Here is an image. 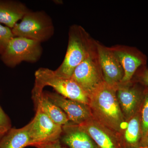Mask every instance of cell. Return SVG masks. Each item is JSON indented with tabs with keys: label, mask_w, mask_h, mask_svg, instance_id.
Returning <instances> with one entry per match:
<instances>
[{
	"label": "cell",
	"mask_w": 148,
	"mask_h": 148,
	"mask_svg": "<svg viewBox=\"0 0 148 148\" xmlns=\"http://www.w3.org/2000/svg\"><path fill=\"white\" fill-rule=\"evenodd\" d=\"M32 98L36 110H40L58 125L63 126L69 123L66 114L49 100L43 89L34 85L32 90Z\"/></svg>",
	"instance_id": "obj_13"
},
{
	"label": "cell",
	"mask_w": 148,
	"mask_h": 148,
	"mask_svg": "<svg viewBox=\"0 0 148 148\" xmlns=\"http://www.w3.org/2000/svg\"><path fill=\"white\" fill-rule=\"evenodd\" d=\"M41 43L22 37H14L10 40L0 58L8 67L14 68L21 62L36 63L42 55Z\"/></svg>",
	"instance_id": "obj_5"
},
{
	"label": "cell",
	"mask_w": 148,
	"mask_h": 148,
	"mask_svg": "<svg viewBox=\"0 0 148 148\" xmlns=\"http://www.w3.org/2000/svg\"><path fill=\"white\" fill-rule=\"evenodd\" d=\"M97 41L82 27L72 25L69 29L68 47L65 58L58 69L54 71L58 76L71 78L75 69L96 47Z\"/></svg>",
	"instance_id": "obj_2"
},
{
	"label": "cell",
	"mask_w": 148,
	"mask_h": 148,
	"mask_svg": "<svg viewBox=\"0 0 148 148\" xmlns=\"http://www.w3.org/2000/svg\"><path fill=\"white\" fill-rule=\"evenodd\" d=\"M14 37L11 29L0 24V55L5 50L10 40Z\"/></svg>",
	"instance_id": "obj_19"
},
{
	"label": "cell",
	"mask_w": 148,
	"mask_h": 148,
	"mask_svg": "<svg viewBox=\"0 0 148 148\" xmlns=\"http://www.w3.org/2000/svg\"><path fill=\"white\" fill-rule=\"evenodd\" d=\"M55 1L54 2H55V3H58V4L59 3H62V1Z\"/></svg>",
	"instance_id": "obj_23"
},
{
	"label": "cell",
	"mask_w": 148,
	"mask_h": 148,
	"mask_svg": "<svg viewBox=\"0 0 148 148\" xmlns=\"http://www.w3.org/2000/svg\"><path fill=\"white\" fill-rule=\"evenodd\" d=\"M35 147L37 148H66L61 145L59 140L37 145Z\"/></svg>",
	"instance_id": "obj_22"
},
{
	"label": "cell",
	"mask_w": 148,
	"mask_h": 148,
	"mask_svg": "<svg viewBox=\"0 0 148 148\" xmlns=\"http://www.w3.org/2000/svg\"><path fill=\"white\" fill-rule=\"evenodd\" d=\"M3 136H1V135H0V140H1V138Z\"/></svg>",
	"instance_id": "obj_26"
},
{
	"label": "cell",
	"mask_w": 148,
	"mask_h": 148,
	"mask_svg": "<svg viewBox=\"0 0 148 148\" xmlns=\"http://www.w3.org/2000/svg\"><path fill=\"white\" fill-rule=\"evenodd\" d=\"M116 87L104 83L89 98L88 106L94 119L119 133L125 129L127 123L117 99Z\"/></svg>",
	"instance_id": "obj_1"
},
{
	"label": "cell",
	"mask_w": 148,
	"mask_h": 148,
	"mask_svg": "<svg viewBox=\"0 0 148 148\" xmlns=\"http://www.w3.org/2000/svg\"><path fill=\"white\" fill-rule=\"evenodd\" d=\"M110 48L118 58L124 70V77L121 84L131 82L139 68L147 65V56L136 48L116 45Z\"/></svg>",
	"instance_id": "obj_9"
},
{
	"label": "cell",
	"mask_w": 148,
	"mask_h": 148,
	"mask_svg": "<svg viewBox=\"0 0 148 148\" xmlns=\"http://www.w3.org/2000/svg\"><path fill=\"white\" fill-rule=\"evenodd\" d=\"M30 124L21 128H11L0 140V148H24L32 146Z\"/></svg>",
	"instance_id": "obj_16"
},
{
	"label": "cell",
	"mask_w": 148,
	"mask_h": 148,
	"mask_svg": "<svg viewBox=\"0 0 148 148\" xmlns=\"http://www.w3.org/2000/svg\"><path fill=\"white\" fill-rule=\"evenodd\" d=\"M97 48L104 81L110 86L116 87L121 83L124 75L120 62L110 47L97 42Z\"/></svg>",
	"instance_id": "obj_8"
},
{
	"label": "cell",
	"mask_w": 148,
	"mask_h": 148,
	"mask_svg": "<svg viewBox=\"0 0 148 148\" xmlns=\"http://www.w3.org/2000/svg\"><path fill=\"white\" fill-rule=\"evenodd\" d=\"M140 148H148V146H144V147H142Z\"/></svg>",
	"instance_id": "obj_24"
},
{
	"label": "cell",
	"mask_w": 148,
	"mask_h": 148,
	"mask_svg": "<svg viewBox=\"0 0 148 148\" xmlns=\"http://www.w3.org/2000/svg\"><path fill=\"white\" fill-rule=\"evenodd\" d=\"M141 132L140 116L136 114L129 120L125 129L123 138L125 144L130 147H135L140 140Z\"/></svg>",
	"instance_id": "obj_17"
},
{
	"label": "cell",
	"mask_w": 148,
	"mask_h": 148,
	"mask_svg": "<svg viewBox=\"0 0 148 148\" xmlns=\"http://www.w3.org/2000/svg\"><path fill=\"white\" fill-rule=\"evenodd\" d=\"M35 85L43 89L46 86H51L65 98L89 105L88 95L72 78L61 77L54 71L46 68L38 69L35 72Z\"/></svg>",
	"instance_id": "obj_4"
},
{
	"label": "cell",
	"mask_w": 148,
	"mask_h": 148,
	"mask_svg": "<svg viewBox=\"0 0 148 148\" xmlns=\"http://www.w3.org/2000/svg\"><path fill=\"white\" fill-rule=\"evenodd\" d=\"M11 128L10 119L0 106V135L3 136Z\"/></svg>",
	"instance_id": "obj_20"
},
{
	"label": "cell",
	"mask_w": 148,
	"mask_h": 148,
	"mask_svg": "<svg viewBox=\"0 0 148 148\" xmlns=\"http://www.w3.org/2000/svg\"><path fill=\"white\" fill-rule=\"evenodd\" d=\"M140 122L142 137L143 140H145L148 136V90L144 97Z\"/></svg>",
	"instance_id": "obj_18"
},
{
	"label": "cell",
	"mask_w": 148,
	"mask_h": 148,
	"mask_svg": "<svg viewBox=\"0 0 148 148\" xmlns=\"http://www.w3.org/2000/svg\"><path fill=\"white\" fill-rule=\"evenodd\" d=\"M90 98L105 83L96 47L82 62L71 77Z\"/></svg>",
	"instance_id": "obj_6"
},
{
	"label": "cell",
	"mask_w": 148,
	"mask_h": 148,
	"mask_svg": "<svg viewBox=\"0 0 148 148\" xmlns=\"http://www.w3.org/2000/svg\"><path fill=\"white\" fill-rule=\"evenodd\" d=\"M52 102L66 114L69 121L80 125L92 118L88 106L84 103L68 99L57 92H45Z\"/></svg>",
	"instance_id": "obj_10"
},
{
	"label": "cell",
	"mask_w": 148,
	"mask_h": 148,
	"mask_svg": "<svg viewBox=\"0 0 148 148\" xmlns=\"http://www.w3.org/2000/svg\"><path fill=\"white\" fill-rule=\"evenodd\" d=\"M62 127L64 135L61 137V141L69 148H100L77 125L69 123Z\"/></svg>",
	"instance_id": "obj_14"
},
{
	"label": "cell",
	"mask_w": 148,
	"mask_h": 148,
	"mask_svg": "<svg viewBox=\"0 0 148 148\" xmlns=\"http://www.w3.org/2000/svg\"><path fill=\"white\" fill-rule=\"evenodd\" d=\"M29 123L32 146L34 147L59 140L63 132L62 126L56 123L40 110H36L34 118Z\"/></svg>",
	"instance_id": "obj_7"
},
{
	"label": "cell",
	"mask_w": 148,
	"mask_h": 148,
	"mask_svg": "<svg viewBox=\"0 0 148 148\" xmlns=\"http://www.w3.org/2000/svg\"><path fill=\"white\" fill-rule=\"evenodd\" d=\"M147 142L148 147V136L147 137Z\"/></svg>",
	"instance_id": "obj_25"
},
{
	"label": "cell",
	"mask_w": 148,
	"mask_h": 148,
	"mask_svg": "<svg viewBox=\"0 0 148 148\" xmlns=\"http://www.w3.org/2000/svg\"><path fill=\"white\" fill-rule=\"evenodd\" d=\"M117 99L125 121L129 120L137 113L142 100V92L130 82L117 86Z\"/></svg>",
	"instance_id": "obj_11"
},
{
	"label": "cell",
	"mask_w": 148,
	"mask_h": 148,
	"mask_svg": "<svg viewBox=\"0 0 148 148\" xmlns=\"http://www.w3.org/2000/svg\"><path fill=\"white\" fill-rule=\"evenodd\" d=\"M30 10L19 1L0 0V23L12 29Z\"/></svg>",
	"instance_id": "obj_15"
},
{
	"label": "cell",
	"mask_w": 148,
	"mask_h": 148,
	"mask_svg": "<svg viewBox=\"0 0 148 148\" xmlns=\"http://www.w3.org/2000/svg\"><path fill=\"white\" fill-rule=\"evenodd\" d=\"M78 126L91 137L99 148H122L115 133L93 118Z\"/></svg>",
	"instance_id": "obj_12"
},
{
	"label": "cell",
	"mask_w": 148,
	"mask_h": 148,
	"mask_svg": "<svg viewBox=\"0 0 148 148\" xmlns=\"http://www.w3.org/2000/svg\"><path fill=\"white\" fill-rule=\"evenodd\" d=\"M140 73L139 78L140 82L148 87V69L145 66L139 68Z\"/></svg>",
	"instance_id": "obj_21"
},
{
	"label": "cell",
	"mask_w": 148,
	"mask_h": 148,
	"mask_svg": "<svg viewBox=\"0 0 148 148\" xmlns=\"http://www.w3.org/2000/svg\"><path fill=\"white\" fill-rule=\"evenodd\" d=\"M14 37H22L42 43L53 36L54 27L52 18L44 11H29L12 29Z\"/></svg>",
	"instance_id": "obj_3"
}]
</instances>
